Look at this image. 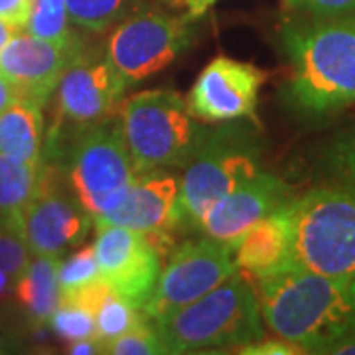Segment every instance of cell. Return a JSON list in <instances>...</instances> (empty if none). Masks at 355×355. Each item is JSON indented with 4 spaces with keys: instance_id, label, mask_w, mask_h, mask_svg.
Listing matches in <instances>:
<instances>
[{
    "instance_id": "d4e9b609",
    "label": "cell",
    "mask_w": 355,
    "mask_h": 355,
    "mask_svg": "<svg viewBox=\"0 0 355 355\" xmlns=\"http://www.w3.org/2000/svg\"><path fill=\"white\" fill-rule=\"evenodd\" d=\"M51 330L65 342L73 343L79 340H93L95 336V314L85 308L60 304L50 318Z\"/></svg>"
},
{
    "instance_id": "603a6c76",
    "label": "cell",
    "mask_w": 355,
    "mask_h": 355,
    "mask_svg": "<svg viewBox=\"0 0 355 355\" xmlns=\"http://www.w3.org/2000/svg\"><path fill=\"white\" fill-rule=\"evenodd\" d=\"M128 0H65L69 20L83 30L101 34L119 20Z\"/></svg>"
},
{
    "instance_id": "d6986e66",
    "label": "cell",
    "mask_w": 355,
    "mask_h": 355,
    "mask_svg": "<svg viewBox=\"0 0 355 355\" xmlns=\"http://www.w3.org/2000/svg\"><path fill=\"white\" fill-rule=\"evenodd\" d=\"M58 257H36L30 261L16 282V296L24 306L28 316L38 324L50 322L51 314L60 306L58 282Z\"/></svg>"
},
{
    "instance_id": "ffe728a7",
    "label": "cell",
    "mask_w": 355,
    "mask_h": 355,
    "mask_svg": "<svg viewBox=\"0 0 355 355\" xmlns=\"http://www.w3.org/2000/svg\"><path fill=\"white\" fill-rule=\"evenodd\" d=\"M40 180L42 164L18 162L0 154V223L20 233V219L38 191Z\"/></svg>"
},
{
    "instance_id": "8fae6325",
    "label": "cell",
    "mask_w": 355,
    "mask_h": 355,
    "mask_svg": "<svg viewBox=\"0 0 355 355\" xmlns=\"http://www.w3.org/2000/svg\"><path fill=\"white\" fill-rule=\"evenodd\" d=\"M188 20L158 12L132 16L113 30L107 42V60L130 87L162 71L190 46Z\"/></svg>"
},
{
    "instance_id": "d6a6232c",
    "label": "cell",
    "mask_w": 355,
    "mask_h": 355,
    "mask_svg": "<svg viewBox=\"0 0 355 355\" xmlns=\"http://www.w3.org/2000/svg\"><path fill=\"white\" fill-rule=\"evenodd\" d=\"M69 354H103L101 352V345L95 342V340H79V342L71 343V347H69Z\"/></svg>"
},
{
    "instance_id": "277c9868",
    "label": "cell",
    "mask_w": 355,
    "mask_h": 355,
    "mask_svg": "<svg viewBox=\"0 0 355 355\" xmlns=\"http://www.w3.org/2000/svg\"><path fill=\"white\" fill-rule=\"evenodd\" d=\"M292 261L355 279V186L331 182L292 200Z\"/></svg>"
},
{
    "instance_id": "4316f807",
    "label": "cell",
    "mask_w": 355,
    "mask_h": 355,
    "mask_svg": "<svg viewBox=\"0 0 355 355\" xmlns=\"http://www.w3.org/2000/svg\"><path fill=\"white\" fill-rule=\"evenodd\" d=\"M326 166L334 182L355 186V127L331 140Z\"/></svg>"
},
{
    "instance_id": "83f0119b",
    "label": "cell",
    "mask_w": 355,
    "mask_h": 355,
    "mask_svg": "<svg viewBox=\"0 0 355 355\" xmlns=\"http://www.w3.org/2000/svg\"><path fill=\"white\" fill-rule=\"evenodd\" d=\"M30 254L32 253L22 235L6 223H0V270L8 272L18 282L20 275L32 261Z\"/></svg>"
},
{
    "instance_id": "e0dca14e",
    "label": "cell",
    "mask_w": 355,
    "mask_h": 355,
    "mask_svg": "<svg viewBox=\"0 0 355 355\" xmlns=\"http://www.w3.org/2000/svg\"><path fill=\"white\" fill-rule=\"evenodd\" d=\"M233 245L237 272L249 282L288 266L292 261V200L259 219Z\"/></svg>"
},
{
    "instance_id": "e575fe53",
    "label": "cell",
    "mask_w": 355,
    "mask_h": 355,
    "mask_svg": "<svg viewBox=\"0 0 355 355\" xmlns=\"http://www.w3.org/2000/svg\"><path fill=\"white\" fill-rule=\"evenodd\" d=\"M16 32H18L16 28H12L10 24H6L4 20H0V48H2L8 40L12 38Z\"/></svg>"
},
{
    "instance_id": "44dd1931",
    "label": "cell",
    "mask_w": 355,
    "mask_h": 355,
    "mask_svg": "<svg viewBox=\"0 0 355 355\" xmlns=\"http://www.w3.org/2000/svg\"><path fill=\"white\" fill-rule=\"evenodd\" d=\"M144 322H146V316L139 306H135L130 300L111 291L95 312L93 340L101 345L103 352V345L113 342L114 338L127 334L128 330L137 328Z\"/></svg>"
},
{
    "instance_id": "ba28073f",
    "label": "cell",
    "mask_w": 355,
    "mask_h": 355,
    "mask_svg": "<svg viewBox=\"0 0 355 355\" xmlns=\"http://www.w3.org/2000/svg\"><path fill=\"white\" fill-rule=\"evenodd\" d=\"M259 172L251 140L233 130H219L193 153L180 180L178 229H198L203 216L223 196Z\"/></svg>"
},
{
    "instance_id": "5b68a950",
    "label": "cell",
    "mask_w": 355,
    "mask_h": 355,
    "mask_svg": "<svg viewBox=\"0 0 355 355\" xmlns=\"http://www.w3.org/2000/svg\"><path fill=\"white\" fill-rule=\"evenodd\" d=\"M116 121L139 174L188 164L202 144L193 114L172 89L128 97L121 103Z\"/></svg>"
},
{
    "instance_id": "7402d4cb",
    "label": "cell",
    "mask_w": 355,
    "mask_h": 355,
    "mask_svg": "<svg viewBox=\"0 0 355 355\" xmlns=\"http://www.w3.org/2000/svg\"><path fill=\"white\" fill-rule=\"evenodd\" d=\"M24 30L28 34L51 42L64 50L79 48L69 32V14L65 0H36Z\"/></svg>"
},
{
    "instance_id": "cb8c5ba5",
    "label": "cell",
    "mask_w": 355,
    "mask_h": 355,
    "mask_svg": "<svg viewBox=\"0 0 355 355\" xmlns=\"http://www.w3.org/2000/svg\"><path fill=\"white\" fill-rule=\"evenodd\" d=\"M103 275L99 270V263L93 251V245L85 247L76 254H71L65 263H60L58 268V282H60V296L69 292L85 288L89 284L101 280Z\"/></svg>"
},
{
    "instance_id": "f1b7e54d",
    "label": "cell",
    "mask_w": 355,
    "mask_h": 355,
    "mask_svg": "<svg viewBox=\"0 0 355 355\" xmlns=\"http://www.w3.org/2000/svg\"><path fill=\"white\" fill-rule=\"evenodd\" d=\"M284 6L316 20L355 18V0H284Z\"/></svg>"
},
{
    "instance_id": "5bb4252c",
    "label": "cell",
    "mask_w": 355,
    "mask_h": 355,
    "mask_svg": "<svg viewBox=\"0 0 355 355\" xmlns=\"http://www.w3.org/2000/svg\"><path fill=\"white\" fill-rule=\"evenodd\" d=\"M77 50H64L28 32L14 34L0 48V76L12 83L20 97L44 107Z\"/></svg>"
},
{
    "instance_id": "9a60e30c",
    "label": "cell",
    "mask_w": 355,
    "mask_h": 355,
    "mask_svg": "<svg viewBox=\"0 0 355 355\" xmlns=\"http://www.w3.org/2000/svg\"><path fill=\"white\" fill-rule=\"evenodd\" d=\"M291 202L288 186L272 174L257 172L223 196L203 216L200 229L211 239L233 243L259 219Z\"/></svg>"
},
{
    "instance_id": "4fadbf2b",
    "label": "cell",
    "mask_w": 355,
    "mask_h": 355,
    "mask_svg": "<svg viewBox=\"0 0 355 355\" xmlns=\"http://www.w3.org/2000/svg\"><path fill=\"white\" fill-rule=\"evenodd\" d=\"M265 79V71L253 64L219 55L198 76L186 105L196 119L205 123L253 116Z\"/></svg>"
},
{
    "instance_id": "7a4b0ae2",
    "label": "cell",
    "mask_w": 355,
    "mask_h": 355,
    "mask_svg": "<svg viewBox=\"0 0 355 355\" xmlns=\"http://www.w3.org/2000/svg\"><path fill=\"white\" fill-rule=\"evenodd\" d=\"M291 64L288 97L310 116H328L355 103V18L294 22L282 30Z\"/></svg>"
},
{
    "instance_id": "1f68e13d",
    "label": "cell",
    "mask_w": 355,
    "mask_h": 355,
    "mask_svg": "<svg viewBox=\"0 0 355 355\" xmlns=\"http://www.w3.org/2000/svg\"><path fill=\"white\" fill-rule=\"evenodd\" d=\"M16 99H20V93L4 76H0V113L10 107Z\"/></svg>"
},
{
    "instance_id": "2e32d148",
    "label": "cell",
    "mask_w": 355,
    "mask_h": 355,
    "mask_svg": "<svg viewBox=\"0 0 355 355\" xmlns=\"http://www.w3.org/2000/svg\"><path fill=\"white\" fill-rule=\"evenodd\" d=\"M180 180L164 170L139 174L113 207L95 223L121 225L140 233H172L178 229Z\"/></svg>"
},
{
    "instance_id": "8992f818",
    "label": "cell",
    "mask_w": 355,
    "mask_h": 355,
    "mask_svg": "<svg viewBox=\"0 0 355 355\" xmlns=\"http://www.w3.org/2000/svg\"><path fill=\"white\" fill-rule=\"evenodd\" d=\"M125 91L127 85L107 55L79 48L55 87V121L48 135L51 156L64 160L77 137L114 119Z\"/></svg>"
},
{
    "instance_id": "9c48e42d",
    "label": "cell",
    "mask_w": 355,
    "mask_h": 355,
    "mask_svg": "<svg viewBox=\"0 0 355 355\" xmlns=\"http://www.w3.org/2000/svg\"><path fill=\"white\" fill-rule=\"evenodd\" d=\"M93 251L103 279L119 296L135 306L146 304L174 249L172 233H140L121 225L95 223Z\"/></svg>"
},
{
    "instance_id": "8d00e7d4",
    "label": "cell",
    "mask_w": 355,
    "mask_h": 355,
    "mask_svg": "<svg viewBox=\"0 0 355 355\" xmlns=\"http://www.w3.org/2000/svg\"><path fill=\"white\" fill-rule=\"evenodd\" d=\"M170 2H176V0H170Z\"/></svg>"
},
{
    "instance_id": "3957f363",
    "label": "cell",
    "mask_w": 355,
    "mask_h": 355,
    "mask_svg": "<svg viewBox=\"0 0 355 355\" xmlns=\"http://www.w3.org/2000/svg\"><path fill=\"white\" fill-rule=\"evenodd\" d=\"M166 354L245 347L263 340V314L254 286L235 272L196 302L153 322Z\"/></svg>"
},
{
    "instance_id": "484cf974",
    "label": "cell",
    "mask_w": 355,
    "mask_h": 355,
    "mask_svg": "<svg viewBox=\"0 0 355 355\" xmlns=\"http://www.w3.org/2000/svg\"><path fill=\"white\" fill-rule=\"evenodd\" d=\"M103 354L113 355H158L166 354L164 345L160 338L156 336L154 328H150L146 322L137 328L128 330L127 334L114 338L113 342L103 345Z\"/></svg>"
},
{
    "instance_id": "52a82bcc",
    "label": "cell",
    "mask_w": 355,
    "mask_h": 355,
    "mask_svg": "<svg viewBox=\"0 0 355 355\" xmlns=\"http://www.w3.org/2000/svg\"><path fill=\"white\" fill-rule=\"evenodd\" d=\"M64 160L69 188L93 221L107 214L139 176L116 116L77 137Z\"/></svg>"
},
{
    "instance_id": "836d02e7",
    "label": "cell",
    "mask_w": 355,
    "mask_h": 355,
    "mask_svg": "<svg viewBox=\"0 0 355 355\" xmlns=\"http://www.w3.org/2000/svg\"><path fill=\"white\" fill-rule=\"evenodd\" d=\"M217 0H186V6H188V18L193 20V18H200L202 14H205V10L209 6H214Z\"/></svg>"
},
{
    "instance_id": "ac0fdd59",
    "label": "cell",
    "mask_w": 355,
    "mask_h": 355,
    "mask_svg": "<svg viewBox=\"0 0 355 355\" xmlns=\"http://www.w3.org/2000/svg\"><path fill=\"white\" fill-rule=\"evenodd\" d=\"M44 119L42 107L30 99H16L0 113V154L28 164H42Z\"/></svg>"
},
{
    "instance_id": "30bf717a",
    "label": "cell",
    "mask_w": 355,
    "mask_h": 355,
    "mask_svg": "<svg viewBox=\"0 0 355 355\" xmlns=\"http://www.w3.org/2000/svg\"><path fill=\"white\" fill-rule=\"evenodd\" d=\"M237 272L233 245L211 237L182 243L160 272L150 298L142 306L146 320L168 316L196 302Z\"/></svg>"
},
{
    "instance_id": "7c38bea8",
    "label": "cell",
    "mask_w": 355,
    "mask_h": 355,
    "mask_svg": "<svg viewBox=\"0 0 355 355\" xmlns=\"http://www.w3.org/2000/svg\"><path fill=\"white\" fill-rule=\"evenodd\" d=\"M93 217L77 202L76 193L62 188L60 174L42 164L36 196L26 205L20 235L36 257H62L87 237Z\"/></svg>"
},
{
    "instance_id": "4dcf8cb0",
    "label": "cell",
    "mask_w": 355,
    "mask_h": 355,
    "mask_svg": "<svg viewBox=\"0 0 355 355\" xmlns=\"http://www.w3.org/2000/svg\"><path fill=\"white\" fill-rule=\"evenodd\" d=\"M241 354L247 355H294L304 354L302 347L286 342V340H268V342H253L241 347Z\"/></svg>"
},
{
    "instance_id": "f546056e",
    "label": "cell",
    "mask_w": 355,
    "mask_h": 355,
    "mask_svg": "<svg viewBox=\"0 0 355 355\" xmlns=\"http://www.w3.org/2000/svg\"><path fill=\"white\" fill-rule=\"evenodd\" d=\"M36 0H0V20L16 30H24Z\"/></svg>"
},
{
    "instance_id": "d590c367",
    "label": "cell",
    "mask_w": 355,
    "mask_h": 355,
    "mask_svg": "<svg viewBox=\"0 0 355 355\" xmlns=\"http://www.w3.org/2000/svg\"><path fill=\"white\" fill-rule=\"evenodd\" d=\"M352 292H354V296H355V279L352 280Z\"/></svg>"
},
{
    "instance_id": "6da1fadb",
    "label": "cell",
    "mask_w": 355,
    "mask_h": 355,
    "mask_svg": "<svg viewBox=\"0 0 355 355\" xmlns=\"http://www.w3.org/2000/svg\"><path fill=\"white\" fill-rule=\"evenodd\" d=\"M352 280L291 263L251 284L263 320L280 340L302 347L304 354H324L355 328Z\"/></svg>"
}]
</instances>
